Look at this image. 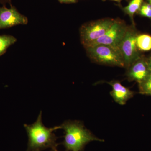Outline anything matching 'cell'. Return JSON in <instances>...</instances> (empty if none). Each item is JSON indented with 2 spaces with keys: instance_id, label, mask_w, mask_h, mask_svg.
I'll use <instances>...</instances> for the list:
<instances>
[{
  "instance_id": "cell-9",
  "label": "cell",
  "mask_w": 151,
  "mask_h": 151,
  "mask_svg": "<svg viewBox=\"0 0 151 151\" xmlns=\"http://www.w3.org/2000/svg\"><path fill=\"white\" fill-rule=\"evenodd\" d=\"M108 83L112 87V90L110 92L111 96L115 102L120 105H125L134 96V92L123 86L119 81H112Z\"/></svg>"
},
{
  "instance_id": "cell-18",
  "label": "cell",
  "mask_w": 151,
  "mask_h": 151,
  "mask_svg": "<svg viewBox=\"0 0 151 151\" xmlns=\"http://www.w3.org/2000/svg\"><path fill=\"white\" fill-rule=\"evenodd\" d=\"M102 1H108V0H102ZM110 1H114L117 2L119 3V4H120L122 0H110Z\"/></svg>"
},
{
  "instance_id": "cell-3",
  "label": "cell",
  "mask_w": 151,
  "mask_h": 151,
  "mask_svg": "<svg viewBox=\"0 0 151 151\" xmlns=\"http://www.w3.org/2000/svg\"><path fill=\"white\" fill-rule=\"evenodd\" d=\"M85 49L87 55L93 62L102 65L124 67V58L119 47L98 45Z\"/></svg>"
},
{
  "instance_id": "cell-2",
  "label": "cell",
  "mask_w": 151,
  "mask_h": 151,
  "mask_svg": "<svg viewBox=\"0 0 151 151\" xmlns=\"http://www.w3.org/2000/svg\"><path fill=\"white\" fill-rule=\"evenodd\" d=\"M60 127L65 131L63 145L68 151H81L84 146L89 142L103 141L93 136L80 122L66 121Z\"/></svg>"
},
{
  "instance_id": "cell-19",
  "label": "cell",
  "mask_w": 151,
  "mask_h": 151,
  "mask_svg": "<svg viewBox=\"0 0 151 151\" xmlns=\"http://www.w3.org/2000/svg\"><path fill=\"white\" fill-rule=\"evenodd\" d=\"M147 2L149 3L151 5V0H145Z\"/></svg>"
},
{
  "instance_id": "cell-15",
  "label": "cell",
  "mask_w": 151,
  "mask_h": 151,
  "mask_svg": "<svg viewBox=\"0 0 151 151\" xmlns=\"http://www.w3.org/2000/svg\"><path fill=\"white\" fill-rule=\"evenodd\" d=\"M60 2L64 4H73L77 2V0H58Z\"/></svg>"
},
{
  "instance_id": "cell-20",
  "label": "cell",
  "mask_w": 151,
  "mask_h": 151,
  "mask_svg": "<svg viewBox=\"0 0 151 151\" xmlns=\"http://www.w3.org/2000/svg\"><path fill=\"white\" fill-rule=\"evenodd\" d=\"M50 151H58L57 149H55V150H51Z\"/></svg>"
},
{
  "instance_id": "cell-8",
  "label": "cell",
  "mask_w": 151,
  "mask_h": 151,
  "mask_svg": "<svg viewBox=\"0 0 151 151\" xmlns=\"http://www.w3.org/2000/svg\"><path fill=\"white\" fill-rule=\"evenodd\" d=\"M127 76L130 81L140 83L150 73L148 67L147 60L140 57L127 68Z\"/></svg>"
},
{
  "instance_id": "cell-1",
  "label": "cell",
  "mask_w": 151,
  "mask_h": 151,
  "mask_svg": "<svg viewBox=\"0 0 151 151\" xmlns=\"http://www.w3.org/2000/svg\"><path fill=\"white\" fill-rule=\"evenodd\" d=\"M28 137L26 151H42L47 149H57V137L53 132L60 129L59 126L47 128L42 124V111L36 121L31 125L24 124Z\"/></svg>"
},
{
  "instance_id": "cell-14",
  "label": "cell",
  "mask_w": 151,
  "mask_h": 151,
  "mask_svg": "<svg viewBox=\"0 0 151 151\" xmlns=\"http://www.w3.org/2000/svg\"><path fill=\"white\" fill-rule=\"evenodd\" d=\"M137 13L141 16L151 19V5L144 1Z\"/></svg>"
},
{
  "instance_id": "cell-7",
  "label": "cell",
  "mask_w": 151,
  "mask_h": 151,
  "mask_svg": "<svg viewBox=\"0 0 151 151\" xmlns=\"http://www.w3.org/2000/svg\"><path fill=\"white\" fill-rule=\"evenodd\" d=\"M27 18L20 13L14 6L10 8L0 7V29H5L18 25L27 24Z\"/></svg>"
},
{
  "instance_id": "cell-4",
  "label": "cell",
  "mask_w": 151,
  "mask_h": 151,
  "mask_svg": "<svg viewBox=\"0 0 151 151\" xmlns=\"http://www.w3.org/2000/svg\"><path fill=\"white\" fill-rule=\"evenodd\" d=\"M115 20L112 18L102 19L82 25L80 29V40L84 48L104 35Z\"/></svg>"
},
{
  "instance_id": "cell-17",
  "label": "cell",
  "mask_w": 151,
  "mask_h": 151,
  "mask_svg": "<svg viewBox=\"0 0 151 151\" xmlns=\"http://www.w3.org/2000/svg\"><path fill=\"white\" fill-rule=\"evenodd\" d=\"M147 62L148 67L149 70L151 73V56L147 60Z\"/></svg>"
},
{
  "instance_id": "cell-6",
  "label": "cell",
  "mask_w": 151,
  "mask_h": 151,
  "mask_svg": "<svg viewBox=\"0 0 151 151\" xmlns=\"http://www.w3.org/2000/svg\"><path fill=\"white\" fill-rule=\"evenodd\" d=\"M127 27L128 26L126 25L124 21L116 19L104 35L87 47L98 45H105L119 47L120 44L126 34Z\"/></svg>"
},
{
  "instance_id": "cell-16",
  "label": "cell",
  "mask_w": 151,
  "mask_h": 151,
  "mask_svg": "<svg viewBox=\"0 0 151 151\" xmlns=\"http://www.w3.org/2000/svg\"><path fill=\"white\" fill-rule=\"evenodd\" d=\"M0 4L3 5V6H5L7 4H9L10 6H12L11 4V0H0Z\"/></svg>"
},
{
  "instance_id": "cell-5",
  "label": "cell",
  "mask_w": 151,
  "mask_h": 151,
  "mask_svg": "<svg viewBox=\"0 0 151 151\" xmlns=\"http://www.w3.org/2000/svg\"><path fill=\"white\" fill-rule=\"evenodd\" d=\"M137 35L134 27L128 26L125 36L119 45V48L124 58V67L127 68L141 57L137 45Z\"/></svg>"
},
{
  "instance_id": "cell-10",
  "label": "cell",
  "mask_w": 151,
  "mask_h": 151,
  "mask_svg": "<svg viewBox=\"0 0 151 151\" xmlns=\"http://www.w3.org/2000/svg\"><path fill=\"white\" fill-rule=\"evenodd\" d=\"M145 0H131L129 4L123 8L125 14L129 16L134 25V17L138 12Z\"/></svg>"
},
{
  "instance_id": "cell-13",
  "label": "cell",
  "mask_w": 151,
  "mask_h": 151,
  "mask_svg": "<svg viewBox=\"0 0 151 151\" xmlns=\"http://www.w3.org/2000/svg\"><path fill=\"white\" fill-rule=\"evenodd\" d=\"M140 93L151 96V73L143 81L139 83Z\"/></svg>"
},
{
  "instance_id": "cell-12",
  "label": "cell",
  "mask_w": 151,
  "mask_h": 151,
  "mask_svg": "<svg viewBox=\"0 0 151 151\" xmlns=\"http://www.w3.org/2000/svg\"><path fill=\"white\" fill-rule=\"evenodd\" d=\"M17 41L16 38L8 35H0V57L6 52L8 48Z\"/></svg>"
},
{
  "instance_id": "cell-11",
  "label": "cell",
  "mask_w": 151,
  "mask_h": 151,
  "mask_svg": "<svg viewBox=\"0 0 151 151\" xmlns=\"http://www.w3.org/2000/svg\"><path fill=\"white\" fill-rule=\"evenodd\" d=\"M137 45L138 50L148 51L151 50V36L148 34H141L137 37Z\"/></svg>"
}]
</instances>
